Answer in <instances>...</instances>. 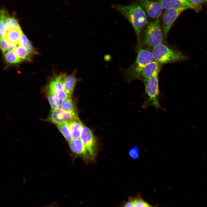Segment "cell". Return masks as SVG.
I'll use <instances>...</instances> for the list:
<instances>
[{"label": "cell", "mask_w": 207, "mask_h": 207, "mask_svg": "<svg viewBox=\"0 0 207 207\" xmlns=\"http://www.w3.org/2000/svg\"><path fill=\"white\" fill-rule=\"evenodd\" d=\"M112 7L120 12L131 23L135 32L138 44L139 46L142 31L148 22L144 10L140 5L136 4L127 5L118 4L113 5Z\"/></svg>", "instance_id": "cell-1"}, {"label": "cell", "mask_w": 207, "mask_h": 207, "mask_svg": "<svg viewBox=\"0 0 207 207\" xmlns=\"http://www.w3.org/2000/svg\"><path fill=\"white\" fill-rule=\"evenodd\" d=\"M153 60L152 52L147 50L139 49L133 64L126 69L124 72L126 81L130 83L135 79L141 80L144 68Z\"/></svg>", "instance_id": "cell-2"}, {"label": "cell", "mask_w": 207, "mask_h": 207, "mask_svg": "<svg viewBox=\"0 0 207 207\" xmlns=\"http://www.w3.org/2000/svg\"><path fill=\"white\" fill-rule=\"evenodd\" d=\"M152 53L154 61L160 65L182 61L188 58L180 51L163 43L153 48Z\"/></svg>", "instance_id": "cell-3"}, {"label": "cell", "mask_w": 207, "mask_h": 207, "mask_svg": "<svg viewBox=\"0 0 207 207\" xmlns=\"http://www.w3.org/2000/svg\"><path fill=\"white\" fill-rule=\"evenodd\" d=\"M158 73L156 72L143 83L145 91L143 94L144 101L142 106L143 109H145L150 106H153L156 109H162L159 101Z\"/></svg>", "instance_id": "cell-4"}, {"label": "cell", "mask_w": 207, "mask_h": 207, "mask_svg": "<svg viewBox=\"0 0 207 207\" xmlns=\"http://www.w3.org/2000/svg\"><path fill=\"white\" fill-rule=\"evenodd\" d=\"M164 39L158 18L147 25L144 34L143 43L147 47L154 48L162 43Z\"/></svg>", "instance_id": "cell-5"}, {"label": "cell", "mask_w": 207, "mask_h": 207, "mask_svg": "<svg viewBox=\"0 0 207 207\" xmlns=\"http://www.w3.org/2000/svg\"><path fill=\"white\" fill-rule=\"evenodd\" d=\"M79 118L77 112H70L61 108L51 109L48 117L45 120L56 125L67 123Z\"/></svg>", "instance_id": "cell-6"}, {"label": "cell", "mask_w": 207, "mask_h": 207, "mask_svg": "<svg viewBox=\"0 0 207 207\" xmlns=\"http://www.w3.org/2000/svg\"><path fill=\"white\" fill-rule=\"evenodd\" d=\"M186 7H180L167 9L162 16L163 31L164 39H167L168 33L172 24L179 15L188 9Z\"/></svg>", "instance_id": "cell-7"}, {"label": "cell", "mask_w": 207, "mask_h": 207, "mask_svg": "<svg viewBox=\"0 0 207 207\" xmlns=\"http://www.w3.org/2000/svg\"><path fill=\"white\" fill-rule=\"evenodd\" d=\"M80 138L93 159L97 150V142L92 131L85 125L83 126Z\"/></svg>", "instance_id": "cell-8"}, {"label": "cell", "mask_w": 207, "mask_h": 207, "mask_svg": "<svg viewBox=\"0 0 207 207\" xmlns=\"http://www.w3.org/2000/svg\"><path fill=\"white\" fill-rule=\"evenodd\" d=\"M66 73H62L51 78L46 87L52 91L60 100H62L68 96L63 87L62 80Z\"/></svg>", "instance_id": "cell-9"}, {"label": "cell", "mask_w": 207, "mask_h": 207, "mask_svg": "<svg viewBox=\"0 0 207 207\" xmlns=\"http://www.w3.org/2000/svg\"><path fill=\"white\" fill-rule=\"evenodd\" d=\"M137 0L150 18H157L160 15L163 8L160 3L158 1Z\"/></svg>", "instance_id": "cell-10"}, {"label": "cell", "mask_w": 207, "mask_h": 207, "mask_svg": "<svg viewBox=\"0 0 207 207\" xmlns=\"http://www.w3.org/2000/svg\"><path fill=\"white\" fill-rule=\"evenodd\" d=\"M69 145L72 152L85 161H92L94 159L80 138L73 139L69 142Z\"/></svg>", "instance_id": "cell-11"}, {"label": "cell", "mask_w": 207, "mask_h": 207, "mask_svg": "<svg viewBox=\"0 0 207 207\" xmlns=\"http://www.w3.org/2000/svg\"><path fill=\"white\" fill-rule=\"evenodd\" d=\"M160 3L163 8L166 9L186 7L198 11L202 8L192 5L188 0H156Z\"/></svg>", "instance_id": "cell-12"}, {"label": "cell", "mask_w": 207, "mask_h": 207, "mask_svg": "<svg viewBox=\"0 0 207 207\" xmlns=\"http://www.w3.org/2000/svg\"><path fill=\"white\" fill-rule=\"evenodd\" d=\"M77 69L74 70L72 73L69 75L66 74L62 80L63 89L68 96H71L73 93L75 86L78 80L76 76Z\"/></svg>", "instance_id": "cell-13"}, {"label": "cell", "mask_w": 207, "mask_h": 207, "mask_svg": "<svg viewBox=\"0 0 207 207\" xmlns=\"http://www.w3.org/2000/svg\"><path fill=\"white\" fill-rule=\"evenodd\" d=\"M160 69V64L156 62L153 61L149 63L143 70L141 80L144 83L156 72H159Z\"/></svg>", "instance_id": "cell-14"}, {"label": "cell", "mask_w": 207, "mask_h": 207, "mask_svg": "<svg viewBox=\"0 0 207 207\" xmlns=\"http://www.w3.org/2000/svg\"><path fill=\"white\" fill-rule=\"evenodd\" d=\"M22 34L21 28H14L7 31L4 38L9 43L17 45Z\"/></svg>", "instance_id": "cell-15"}, {"label": "cell", "mask_w": 207, "mask_h": 207, "mask_svg": "<svg viewBox=\"0 0 207 207\" xmlns=\"http://www.w3.org/2000/svg\"><path fill=\"white\" fill-rule=\"evenodd\" d=\"M67 123L73 139L80 138L83 125L79 118Z\"/></svg>", "instance_id": "cell-16"}, {"label": "cell", "mask_w": 207, "mask_h": 207, "mask_svg": "<svg viewBox=\"0 0 207 207\" xmlns=\"http://www.w3.org/2000/svg\"><path fill=\"white\" fill-rule=\"evenodd\" d=\"M1 10L3 15L4 23L6 32L12 28H20L18 22L16 18L9 16L5 10Z\"/></svg>", "instance_id": "cell-17"}, {"label": "cell", "mask_w": 207, "mask_h": 207, "mask_svg": "<svg viewBox=\"0 0 207 207\" xmlns=\"http://www.w3.org/2000/svg\"><path fill=\"white\" fill-rule=\"evenodd\" d=\"M60 108L70 112H77L76 103L71 96H68L62 100L60 104Z\"/></svg>", "instance_id": "cell-18"}, {"label": "cell", "mask_w": 207, "mask_h": 207, "mask_svg": "<svg viewBox=\"0 0 207 207\" xmlns=\"http://www.w3.org/2000/svg\"><path fill=\"white\" fill-rule=\"evenodd\" d=\"M45 90L49 103L51 109H55L59 108L60 106V100L57 96L51 90L46 87Z\"/></svg>", "instance_id": "cell-19"}, {"label": "cell", "mask_w": 207, "mask_h": 207, "mask_svg": "<svg viewBox=\"0 0 207 207\" xmlns=\"http://www.w3.org/2000/svg\"><path fill=\"white\" fill-rule=\"evenodd\" d=\"M18 43L19 45L23 47L26 49L30 55L38 53L32 45L29 39L24 34H22Z\"/></svg>", "instance_id": "cell-20"}, {"label": "cell", "mask_w": 207, "mask_h": 207, "mask_svg": "<svg viewBox=\"0 0 207 207\" xmlns=\"http://www.w3.org/2000/svg\"><path fill=\"white\" fill-rule=\"evenodd\" d=\"M13 50L17 57L22 61L23 60L28 61L31 60L30 55L23 47L20 45L16 46Z\"/></svg>", "instance_id": "cell-21"}, {"label": "cell", "mask_w": 207, "mask_h": 207, "mask_svg": "<svg viewBox=\"0 0 207 207\" xmlns=\"http://www.w3.org/2000/svg\"><path fill=\"white\" fill-rule=\"evenodd\" d=\"M64 138L69 143L73 139L72 134L67 123H64L56 125Z\"/></svg>", "instance_id": "cell-22"}, {"label": "cell", "mask_w": 207, "mask_h": 207, "mask_svg": "<svg viewBox=\"0 0 207 207\" xmlns=\"http://www.w3.org/2000/svg\"><path fill=\"white\" fill-rule=\"evenodd\" d=\"M4 57L6 61L9 64H17L22 61L17 57L13 50L7 51L4 54Z\"/></svg>", "instance_id": "cell-23"}, {"label": "cell", "mask_w": 207, "mask_h": 207, "mask_svg": "<svg viewBox=\"0 0 207 207\" xmlns=\"http://www.w3.org/2000/svg\"><path fill=\"white\" fill-rule=\"evenodd\" d=\"M16 46V45L9 43L4 38H1L0 47L4 54L8 51L13 50Z\"/></svg>", "instance_id": "cell-24"}, {"label": "cell", "mask_w": 207, "mask_h": 207, "mask_svg": "<svg viewBox=\"0 0 207 207\" xmlns=\"http://www.w3.org/2000/svg\"><path fill=\"white\" fill-rule=\"evenodd\" d=\"M133 207H152V206L146 202L140 195L134 197Z\"/></svg>", "instance_id": "cell-25"}, {"label": "cell", "mask_w": 207, "mask_h": 207, "mask_svg": "<svg viewBox=\"0 0 207 207\" xmlns=\"http://www.w3.org/2000/svg\"><path fill=\"white\" fill-rule=\"evenodd\" d=\"M0 38H4L5 37L6 31L4 23V16L1 11H0Z\"/></svg>", "instance_id": "cell-26"}, {"label": "cell", "mask_w": 207, "mask_h": 207, "mask_svg": "<svg viewBox=\"0 0 207 207\" xmlns=\"http://www.w3.org/2000/svg\"><path fill=\"white\" fill-rule=\"evenodd\" d=\"M129 155L133 159L137 158L139 155V149L138 146H134L129 150Z\"/></svg>", "instance_id": "cell-27"}, {"label": "cell", "mask_w": 207, "mask_h": 207, "mask_svg": "<svg viewBox=\"0 0 207 207\" xmlns=\"http://www.w3.org/2000/svg\"><path fill=\"white\" fill-rule=\"evenodd\" d=\"M191 3L195 6L202 8V5L207 3V0H188Z\"/></svg>", "instance_id": "cell-28"}, {"label": "cell", "mask_w": 207, "mask_h": 207, "mask_svg": "<svg viewBox=\"0 0 207 207\" xmlns=\"http://www.w3.org/2000/svg\"><path fill=\"white\" fill-rule=\"evenodd\" d=\"M46 207H55L54 206H48Z\"/></svg>", "instance_id": "cell-29"}]
</instances>
